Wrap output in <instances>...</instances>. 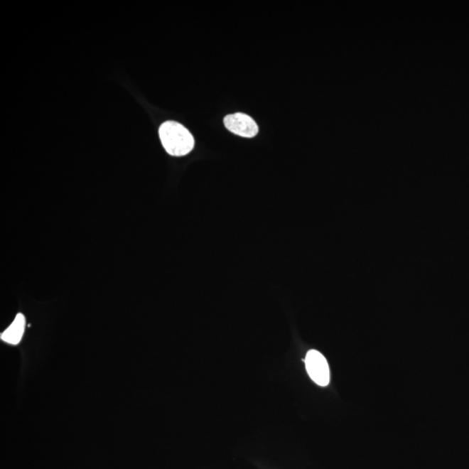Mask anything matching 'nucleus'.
I'll list each match as a JSON object with an SVG mask.
<instances>
[{"instance_id":"1","label":"nucleus","mask_w":469,"mask_h":469,"mask_svg":"<svg viewBox=\"0 0 469 469\" xmlns=\"http://www.w3.org/2000/svg\"><path fill=\"white\" fill-rule=\"evenodd\" d=\"M159 136L164 150L171 156L189 154L195 146L191 133L183 125L175 121L163 123L159 128Z\"/></svg>"},{"instance_id":"2","label":"nucleus","mask_w":469,"mask_h":469,"mask_svg":"<svg viewBox=\"0 0 469 469\" xmlns=\"http://www.w3.org/2000/svg\"><path fill=\"white\" fill-rule=\"evenodd\" d=\"M306 370L311 380L320 387H326L330 381V367L325 357L319 351L311 350L304 360Z\"/></svg>"},{"instance_id":"4","label":"nucleus","mask_w":469,"mask_h":469,"mask_svg":"<svg viewBox=\"0 0 469 469\" xmlns=\"http://www.w3.org/2000/svg\"><path fill=\"white\" fill-rule=\"evenodd\" d=\"M26 328V318L22 313L16 315L14 322L6 330L0 335L3 342L11 344V345H18L21 342Z\"/></svg>"},{"instance_id":"3","label":"nucleus","mask_w":469,"mask_h":469,"mask_svg":"<svg viewBox=\"0 0 469 469\" xmlns=\"http://www.w3.org/2000/svg\"><path fill=\"white\" fill-rule=\"evenodd\" d=\"M224 123L230 131L244 138H254L258 133V126L255 120L244 113H234L226 116Z\"/></svg>"}]
</instances>
